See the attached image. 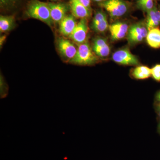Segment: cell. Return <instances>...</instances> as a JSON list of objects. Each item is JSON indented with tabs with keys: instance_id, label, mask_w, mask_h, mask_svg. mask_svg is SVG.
Wrapping results in <instances>:
<instances>
[{
	"instance_id": "obj_30",
	"label": "cell",
	"mask_w": 160,
	"mask_h": 160,
	"mask_svg": "<svg viewBox=\"0 0 160 160\" xmlns=\"http://www.w3.org/2000/svg\"><path fill=\"white\" fill-rule=\"evenodd\" d=\"M51 1H61V0H51Z\"/></svg>"
},
{
	"instance_id": "obj_27",
	"label": "cell",
	"mask_w": 160,
	"mask_h": 160,
	"mask_svg": "<svg viewBox=\"0 0 160 160\" xmlns=\"http://www.w3.org/2000/svg\"><path fill=\"white\" fill-rule=\"evenodd\" d=\"M93 1L97 2H104V1H106V0H93Z\"/></svg>"
},
{
	"instance_id": "obj_15",
	"label": "cell",
	"mask_w": 160,
	"mask_h": 160,
	"mask_svg": "<svg viewBox=\"0 0 160 160\" xmlns=\"http://www.w3.org/2000/svg\"><path fill=\"white\" fill-rule=\"evenodd\" d=\"M131 75L136 79H146L151 76V69L146 66H138L132 71Z\"/></svg>"
},
{
	"instance_id": "obj_2",
	"label": "cell",
	"mask_w": 160,
	"mask_h": 160,
	"mask_svg": "<svg viewBox=\"0 0 160 160\" xmlns=\"http://www.w3.org/2000/svg\"><path fill=\"white\" fill-rule=\"evenodd\" d=\"M98 56L87 42L78 44L77 52L69 62L79 65H92L98 61Z\"/></svg>"
},
{
	"instance_id": "obj_11",
	"label": "cell",
	"mask_w": 160,
	"mask_h": 160,
	"mask_svg": "<svg viewBox=\"0 0 160 160\" xmlns=\"http://www.w3.org/2000/svg\"><path fill=\"white\" fill-rule=\"evenodd\" d=\"M77 25L73 15H66L59 23V31L61 34L69 37L74 30Z\"/></svg>"
},
{
	"instance_id": "obj_24",
	"label": "cell",
	"mask_w": 160,
	"mask_h": 160,
	"mask_svg": "<svg viewBox=\"0 0 160 160\" xmlns=\"http://www.w3.org/2000/svg\"><path fill=\"white\" fill-rule=\"evenodd\" d=\"M155 108V110L157 113L158 116L160 118V104L156 103Z\"/></svg>"
},
{
	"instance_id": "obj_20",
	"label": "cell",
	"mask_w": 160,
	"mask_h": 160,
	"mask_svg": "<svg viewBox=\"0 0 160 160\" xmlns=\"http://www.w3.org/2000/svg\"><path fill=\"white\" fill-rule=\"evenodd\" d=\"M106 15L102 11H98L95 15L93 20H92V25L93 24H97L102 22L106 19H107Z\"/></svg>"
},
{
	"instance_id": "obj_28",
	"label": "cell",
	"mask_w": 160,
	"mask_h": 160,
	"mask_svg": "<svg viewBox=\"0 0 160 160\" xmlns=\"http://www.w3.org/2000/svg\"><path fill=\"white\" fill-rule=\"evenodd\" d=\"M158 130L160 134V121L158 124Z\"/></svg>"
},
{
	"instance_id": "obj_25",
	"label": "cell",
	"mask_w": 160,
	"mask_h": 160,
	"mask_svg": "<svg viewBox=\"0 0 160 160\" xmlns=\"http://www.w3.org/2000/svg\"><path fill=\"white\" fill-rule=\"evenodd\" d=\"M6 39V35H3L1 37V38H0V46H3V43L5 42Z\"/></svg>"
},
{
	"instance_id": "obj_6",
	"label": "cell",
	"mask_w": 160,
	"mask_h": 160,
	"mask_svg": "<svg viewBox=\"0 0 160 160\" xmlns=\"http://www.w3.org/2000/svg\"><path fill=\"white\" fill-rule=\"evenodd\" d=\"M88 29L87 19H82L77 23L74 30L69 36V38L78 44L85 42Z\"/></svg>"
},
{
	"instance_id": "obj_4",
	"label": "cell",
	"mask_w": 160,
	"mask_h": 160,
	"mask_svg": "<svg viewBox=\"0 0 160 160\" xmlns=\"http://www.w3.org/2000/svg\"><path fill=\"white\" fill-rule=\"evenodd\" d=\"M112 58L116 62L123 65L137 66L139 64L138 58L129 49H120L112 55Z\"/></svg>"
},
{
	"instance_id": "obj_12",
	"label": "cell",
	"mask_w": 160,
	"mask_h": 160,
	"mask_svg": "<svg viewBox=\"0 0 160 160\" xmlns=\"http://www.w3.org/2000/svg\"><path fill=\"white\" fill-rule=\"evenodd\" d=\"M147 14L146 27L148 31L157 28L160 24V11L158 10L156 6L153 9L148 12Z\"/></svg>"
},
{
	"instance_id": "obj_10",
	"label": "cell",
	"mask_w": 160,
	"mask_h": 160,
	"mask_svg": "<svg viewBox=\"0 0 160 160\" xmlns=\"http://www.w3.org/2000/svg\"><path fill=\"white\" fill-rule=\"evenodd\" d=\"M112 39L113 40L122 39L125 38L129 31V26L126 23L116 22L109 26Z\"/></svg>"
},
{
	"instance_id": "obj_13",
	"label": "cell",
	"mask_w": 160,
	"mask_h": 160,
	"mask_svg": "<svg viewBox=\"0 0 160 160\" xmlns=\"http://www.w3.org/2000/svg\"><path fill=\"white\" fill-rule=\"evenodd\" d=\"M148 45L154 49L160 48V29L158 28L149 30L146 37Z\"/></svg>"
},
{
	"instance_id": "obj_3",
	"label": "cell",
	"mask_w": 160,
	"mask_h": 160,
	"mask_svg": "<svg viewBox=\"0 0 160 160\" xmlns=\"http://www.w3.org/2000/svg\"><path fill=\"white\" fill-rule=\"evenodd\" d=\"M99 5L106 9L112 18L121 17L129 10L128 4L123 0H106Z\"/></svg>"
},
{
	"instance_id": "obj_16",
	"label": "cell",
	"mask_w": 160,
	"mask_h": 160,
	"mask_svg": "<svg viewBox=\"0 0 160 160\" xmlns=\"http://www.w3.org/2000/svg\"><path fill=\"white\" fill-rule=\"evenodd\" d=\"M92 49L98 57L101 58L107 57L110 53V49L109 45L103 47H93Z\"/></svg>"
},
{
	"instance_id": "obj_1",
	"label": "cell",
	"mask_w": 160,
	"mask_h": 160,
	"mask_svg": "<svg viewBox=\"0 0 160 160\" xmlns=\"http://www.w3.org/2000/svg\"><path fill=\"white\" fill-rule=\"evenodd\" d=\"M26 14L28 17L36 19L52 27L54 24L52 19L48 3L39 0H31L27 6Z\"/></svg>"
},
{
	"instance_id": "obj_17",
	"label": "cell",
	"mask_w": 160,
	"mask_h": 160,
	"mask_svg": "<svg viewBox=\"0 0 160 160\" xmlns=\"http://www.w3.org/2000/svg\"><path fill=\"white\" fill-rule=\"evenodd\" d=\"M109 27L107 18L97 24L92 25V28L95 31L98 32H103L107 30Z\"/></svg>"
},
{
	"instance_id": "obj_5",
	"label": "cell",
	"mask_w": 160,
	"mask_h": 160,
	"mask_svg": "<svg viewBox=\"0 0 160 160\" xmlns=\"http://www.w3.org/2000/svg\"><path fill=\"white\" fill-rule=\"evenodd\" d=\"M57 47L60 54L66 60H70L74 57L78 49L74 44L69 40L63 38H59L57 42Z\"/></svg>"
},
{
	"instance_id": "obj_22",
	"label": "cell",
	"mask_w": 160,
	"mask_h": 160,
	"mask_svg": "<svg viewBox=\"0 0 160 160\" xmlns=\"http://www.w3.org/2000/svg\"><path fill=\"white\" fill-rule=\"evenodd\" d=\"M8 94V89L7 88V85L5 81H4L3 78L1 77V98L6 97Z\"/></svg>"
},
{
	"instance_id": "obj_29",
	"label": "cell",
	"mask_w": 160,
	"mask_h": 160,
	"mask_svg": "<svg viewBox=\"0 0 160 160\" xmlns=\"http://www.w3.org/2000/svg\"><path fill=\"white\" fill-rule=\"evenodd\" d=\"M144 1H145V0H138V3L141 2H143Z\"/></svg>"
},
{
	"instance_id": "obj_18",
	"label": "cell",
	"mask_w": 160,
	"mask_h": 160,
	"mask_svg": "<svg viewBox=\"0 0 160 160\" xmlns=\"http://www.w3.org/2000/svg\"><path fill=\"white\" fill-rule=\"evenodd\" d=\"M138 7L144 11H150L154 7L153 0H145L141 2L138 3Z\"/></svg>"
},
{
	"instance_id": "obj_9",
	"label": "cell",
	"mask_w": 160,
	"mask_h": 160,
	"mask_svg": "<svg viewBox=\"0 0 160 160\" xmlns=\"http://www.w3.org/2000/svg\"><path fill=\"white\" fill-rule=\"evenodd\" d=\"M70 9L72 15L78 18L87 19L91 15V9H88L79 0H70Z\"/></svg>"
},
{
	"instance_id": "obj_19",
	"label": "cell",
	"mask_w": 160,
	"mask_h": 160,
	"mask_svg": "<svg viewBox=\"0 0 160 160\" xmlns=\"http://www.w3.org/2000/svg\"><path fill=\"white\" fill-rule=\"evenodd\" d=\"M22 0H0L1 8L9 9L16 6Z\"/></svg>"
},
{
	"instance_id": "obj_7",
	"label": "cell",
	"mask_w": 160,
	"mask_h": 160,
	"mask_svg": "<svg viewBox=\"0 0 160 160\" xmlns=\"http://www.w3.org/2000/svg\"><path fill=\"white\" fill-rule=\"evenodd\" d=\"M147 27L142 23H138L131 26L128 32V39L129 42L137 43L142 42L148 34Z\"/></svg>"
},
{
	"instance_id": "obj_8",
	"label": "cell",
	"mask_w": 160,
	"mask_h": 160,
	"mask_svg": "<svg viewBox=\"0 0 160 160\" xmlns=\"http://www.w3.org/2000/svg\"><path fill=\"white\" fill-rule=\"evenodd\" d=\"M52 19L54 23H60L66 16L69 6L64 3H48Z\"/></svg>"
},
{
	"instance_id": "obj_14",
	"label": "cell",
	"mask_w": 160,
	"mask_h": 160,
	"mask_svg": "<svg viewBox=\"0 0 160 160\" xmlns=\"http://www.w3.org/2000/svg\"><path fill=\"white\" fill-rule=\"evenodd\" d=\"M15 19L13 16H3L0 17L1 32L10 31L15 27Z\"/></svg>"
},
{
	"instance_id": "obj_26",
	"label": "cell",
	"mask_w": 160,
	"mask_h": 160,
	"mask_svg": "<svg viewBox=\"0 0 160 160\" xmlns=\"http://www.w3.org/2000/svg\"><path fill=\"white\" fill-rule=\"evenodd\" d=\"M155 100L156 103L160 104V91L156 95Z\"/></svg>"
},
{
	"instance_id": "obj_21",
	"label": "cell",
	"mask_w": 160,
	"mask_h": 160,
	"mask_svg": "<svg viewBox=\"0 0 160 160\" xmlns=\"http://www.w3.org/2000/svg\"><path fill=\"white\" fill-rule=\"evenodd\" d=\"M151 76L157 82H160V65H156L151 69Z\"/></svg>"
},
{
	"instance_id": "obj_23",
	"label": "cell",
	"mask_w": 160,
	"mask_h": 160,
	"mask_svg": "<svg viewBox=\"0 0 160 160\" xmlns=\"http://www.w3.org/2000/svg\"><path fill=\"white\" fill-rule=\"evenodd\" d=\"M80 2L82 3L84 6L88 8V9H91V0H79Z\"/></svg>"
}]
</instances>
